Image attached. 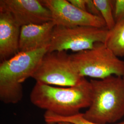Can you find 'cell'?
<instances>
[{
  "label": "cell",
  "instance_id": "obj_1",
  "mask_svg": "<svg viewBox=\"0 0 124 124\" xmlns=\"http://www.w3.org/2000/svg\"><path fill=\"white\" fill-rule=\"evenodd\" d=\"M92 93L90 81L85 78L79 84L68 87L36 82L31 91L30 100L38 108L67 117L78 114L82 108H89Z\"/></svg>",
  "mask_w": 124,
  "mask_h": 124
},
{
  "label": "cell",
  "instance_id": "obj_2",
  "mask_svg": "<svg viewBox=\"0 0 124 124\" xmlns=\"http://www.w3.org/2000/svg\"><path fill=\"white\" fill-rule=\"evenodd\" d=\"M92 100L82 115L98 124H111L124 116V83L122 77L111 75L103 79L90 80Z\"/></svg>",
  "mask_w": 124,
  "mask_h": 124
},
{
  "label": "cell",
  "instance_id": "obj_3",
  "mask_svg": "<svg viewBox=\"0 0 124 124\" xmlns=\"http://www.w3.org/2000/svg\"><path fill=\"white\" fill-rule=\"evenodd\" d=\"M45 47L19 52L0 64V99L6 104H16L23 96V83L31 77L41 59L48 52Z\"/></svg>",
  "mask_w": 124,
  "mask_h": 124
},
{
  "label": "cell",
  "instance_id": "obj_4",
  "mask_svg": "<svg viewBox=\"0 0 124 124\" xmlns=\"http://www.w3.org/2000/svg\"><path fill=\"white\" fill-rule=\"evenodd\" d=\"M72 65L81 76L98 80L111 75L122 77L124 61L120 60L105 44L93 49L70 55Z\"/></svg>",
  "mask_w": 124,
  "mask_h": 124
},
{
  "label": "cell",
  "instance_id": "obj_5",
  "mask_svg": "<svg viewBox=\"0 0 124 124\" xmlns=\"http://www.w3.org/2000/svg\"><path fill=\"white\" fill-rule=\"evenodd\" d=\"M109 31L96 27H54L49 53L71 50L76 53L93 49L99 43H106Z\"/></svg>",
  "mask_w": 124,
  "mask_h": 124
},
{
  "label": "cell",
  "instance_id": "obj_6",
  "mask_svg": "<svg viewBox=\"0 0 124 124\" xmlns=\"http://www.w3.org/2000/svg\"><path fill=\"white\" fill-rule=\"evenodd\" d=\"M31 77L37 83L64 87L77 85L85 78L75 70L66 51L47 52Z\"/></svg>",
  "mask_w": 124,
  "mask_h": 124
},
{
  "label": "cell",
  "instance_id": "obj_7",
  "mask_svg": "<svg viewBox=\"0 0 124 124\" xmlns=\"http://www.w3.org/2000/svg\"><path fill=\"white\" fill-rule=\"evenodd\" d=\"M40 1L50 11L52 21L56 26L107 28L102 18L76 8L69 0H42Z\"/></svg>",
  "mask_w": 124,
  "mask_h": 124
},
{
  "label": "cell",
  "instance_id": "obj_8",
  "mask_svg": "<svg viewBox=\"0 0 124 124\" xmlns=\"http://www.w3.org/2000/svg\"><path fill=\"white\" fill-rule=\"evenodd\" d=\"M0 7L8 11L20 26L52 21L49 9L38 0H0Z\"/></svg>",
  "mask_w": 124,
  "mask_h": 124
},
{
  "label": "cell",
  "instance_id": "obj_9",
  "mask_svg": "<svg viewBox=\"0 0 124 124\" xmlns=\"http://www.w3.org/2000/svg\"><path fill=\"white\" fill-rule=\"evenodd\" d=\"M20 29L10 12L0 7V62L19 53Z\"/></svg>",
  "mask_w": 124,
  "mask_h": 124
},
{
  "label": "cell",
  "instance_id": "obj_10",
  "mask_svg": "<svg viewBox=\"0 0 124 124\" xmlns=\"http://www.w3.org/2000/svg\"><path fill=\"white\" fill-rule=\"evenodd\" d=\"M55 24L52 21L21 27L19 52H28L49 47Z\"/></svg>",
  "mask_w": 124,
  "mask_h": 124
},
{
  "label": "cell",
  "instance_id": "obj_11",
  "mask_svg": "<svg viewBox=\"0 0 124 124\" xmlns=\"http://www.w3.org/2000/svg\"><path fill=\"white\" fill-rule=\"evenodd\" d=\"M105 45L118 57H124V19L109 31Z\"/></svg>",
  "mask_w": 124,
  "mask_h": 124
},
{
  "label": "cell",
  "instance_id": "obj_12",
  "mask_svg": "<svg viewBox=\"0 0 124 124\" xmlns=\"http://www.w3.org/2000/svg\"><path fill=\"white\" fill-rule=\"evenodd\" d=\"M93 1L98 8L101 17L105 23L107 29L111 31L116 24L112 0H93Z\"/></svg>",
  "mask_w": 124,
  "mask_h": 124
},
{
  "label": "cell",
  "instance_id": "obj_13",
  "mask_svg": "<svg viewBox=\"0 0 124 124\" xmlns=\"http://www.w3.org/2000/svg\"><path fill=\"white\" fill-rule=\"evenodd\" d=\"M44 117L45 122L47 123L69 122L74 124H98L90 122L85 119L81 113L73 116L65 117L46 111ZM118 124H124V120Z\"/></svg>",
  "mask_w": 124,
  "mask_h": 124
},
{
  "label": "cell",
  "instance_id": "obj_14",
  "mask_svg": "<svg viewBox=\"0 0 124 124\" xmlns=\"http://www.w3.org/2000/svg\"><path fill=\"white\" fill-rule=\"evenodd\" d=\"M114 18L116 23L124 19V0H112Z\"/></svg>",
  "mask_w": 124,
  "mask_h": 124
},
{
  "label": "cell",
  "instance_id": "obj_15",
  "mask_svg": "<svg viewBox=\"0 0 124 124\" xmlns=\"http://www.w3.org/2000/svg\"><path fill=\"white\" fill-rule=\"evenodd\" d=\"M86 12L93 16L102 18L98 8L94 3L93 0H86Z\"/></svg>",
  "mask_w": 124,
  "mask_h": 124
},
{
  "label": "cell",
  "instance_id": "obj_16",
  "mask_svg": "<svg viewBox=\"0 0 124 124\" xmlns=\"http://www.w3.org/2000/svg\"><path fill=\"white\" fill-rule=\"evenodd\" d=\"M76 8L86 12V0H69Z\"/></svg>",
  "mask_w": 124,
  "mask_h": 124
},
{
  "label": "cell",
  "instance_id": "obj_17",
  "mask_svg": "<svg viewBox=\"0 0 124 124\" xmlns=\"http://www.w3.org/2000/svg\"><path fill=\"white\" fill-rule=\"evenodd\" d=\"M59 124H74L72 123H69V122H59V123H58Z\"/></svg>",
  "mask_w": 124,
  "mask_h": 124
},
{
  "label": "cell",
  "instance_id": "obj_18",
  "mask_svg": "<svg viewBox=\"0 0 124 124\" xmlns=\"http://www.w3.org/2000/svg\"><path fill=\"white\" fill-rule=\"evenodd\" d=\"M45 124H59L58 123H47V122H46Z\"/></svg>",
  "mask_w": 124,
  "mask_h": 124
},
{
  "label": "cell",
  "instance_id": "obj_19",
  "mask_svg": "<svg viewBox=\"0 0 124 124\" xmlns=\"http://www.w3.org/2000/svg\"><path fill=\"white\" fill-rule=\"evenodd\" d=\"M122 79H123V82H124V74L122 76Z\"/></svg>",
  "mask_w": 124,
  "mask_h": 124
}]
</instances>
